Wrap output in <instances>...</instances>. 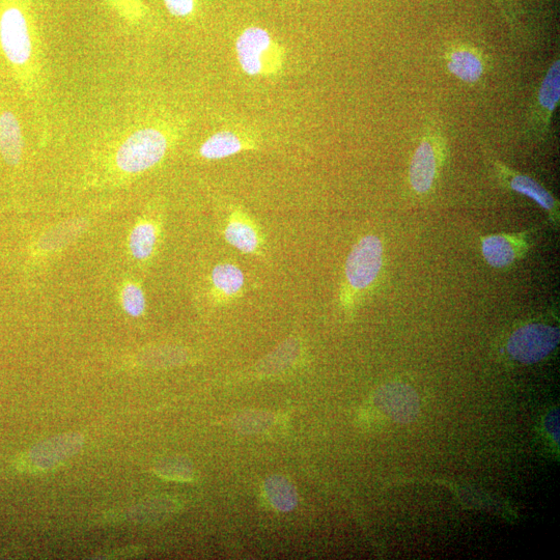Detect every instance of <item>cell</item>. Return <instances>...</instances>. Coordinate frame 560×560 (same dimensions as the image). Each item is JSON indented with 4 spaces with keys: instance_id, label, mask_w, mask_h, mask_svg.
<instances>
[{
    "instance_id": "obj_1",
    "label": "cell",
    "mask_w": 560,
    "mask_h": 560,
    "mask_svg": "<svg viewBox=\"0 0 560 560\" xmlns=\"http://www.w3.org/2000/svg\"><path fill=\"white\" fill-rule=\"evenodd\" d=\"M384 266V244L380 237H361L346 260L340 290V305L348 315L376 287Z\"/></svg>"
},
{
    "instance_id": "obj_2",
    "label": "cell",
    "mask_w": 560,
    "mask_h": 560,
    "mask_svg": "<svg viewBox=\"0 0 560 560\" xmlns=\"http://www.w3.org/2000/svg\"><path fill=\"white\" fill-rule=\"evenodd\" d=\"M450 156V145L443 128L434 122L426 125L409 167V185L419 199L432 195L439 185Z\"/></svg>"
},
{
    "instance_id": "obj_3",
    "label": "cell",
    "mask_w": 560,
    "mask_h": 560,
    "mask_svg": "<svg viewBox=\"0 0 560 560\" xmlns=\"http://www.w3.org/2000/svg\"><path fill=\"white\" fill-rule=\"evenodd\" d=\"M236 55L240 68L249 76H277L286 62V48L260 26H249L239 35Z\"/></svg>"
},
{
    "instance_id": "obj_4",
    "label": "cell",
    "mask_w": 560,
    "mask_h": 560,
    "mask_svg": "<svg viewBox=\"0 0 560 560\" xmlns=\"http://www.w3.org/2000/svg\"><path fill=\"white\" fill-rule=\"evenodd\" d=\"M171 145V134L164 129H139L126 138L117 151L119 170L130 175L147 172L164 159Z\"/></svg>"
},
{
    "instance_id": "obj_5",
    "label": "cell",
    "mask_w": 560,
    "mask_h": 560,
    "mask_svg": "<svg viewBox=\"0 0 560 560\" xmlns=\"http://www.w3.org/2000/svg\"><path fill=\"white\" fill-rule=\"evenodd\" d=\"M560 101V61L555 59L528 108L525 134L531 142L541 143L550 131L554 112Z\"/></svg>"
},
{
    "instance_id": "obj_6",
    "label": "cell",
    "mask_w": 560,
    "mask_h": 560,
    "mask_svg": "<svg viewBox=\"0 0 560 560\" xmlns=\"http://www.w3.org/2000/svg\"><path fill=\"white\" fill-rule=\"evenodd\" d=\"M0 44L13 65L21 67L31 61L33 42L25 12L10 6L0 14Z\"/></svg>"
},
{
    "instance_id": "obj_7",
    "label": "cell",
    "mask_w": 560,
    "mask_h": 560,
    "mask_svg": "<svg viewBox=\"0 0 560 560\" xmlns=\"http://www.w3.org/2000/svg\"><path fill=\"white\" fill-rule=\"evenodd\" d=\"M558 329L542 323H530L516 330L509 341L511 355L522 362H536L558 344Z\"/></svg>"
},
{
    "instance_id": "obj_8",
    "label": "cell",
    "mask_w": 560,
    "mask_h": 560,
    "mask_svg": "<svg viewBox=\"0 0 560 560\" xmlns=\"http://www.w3.org/2000/svg\"><path fill=\"white\" fill-rule=\"evenodd\" d=\"M224 240L244 255L265 258L267 243L257 221L241 207H233L223 229Z\"/></svg>"
},
{
    "instance_id": "obj_9",
    "label": "cell",
    "mask_w": 560,
    "mask_h": 560,
    "mask_svg": "<svg viewBox=\"0 0 560 560\" xmlns=\"http://www.w3.org/2000/svg\"><path fill=\"white\" fill-rule=\"evenodd\" d=\"M493 167L497 179L504 187L534 201L548 214L549 220L554 223V226L558 224L559 203L549 190L534 178L520 174L499 160H493Z\"/></svg>"
},
{
    "instance_id": "obj_10",
    "label": "cell",
    "mask_w": 560,
    "mask_h": 560,
    "mask_svg": "<svg viewBox=\"0 0 560 560\" xmlns=\"http://www.w3.org/2000/svg\"><path fill=\"white\" fill-rule=\"evenodd\" d=\"M531 247L529 232L495 234L482 238V254L495 269H507L521 260Z\"/></svg>"
},
{
    "instance_id": "obj_11",
    "label": "cell",
    "mask_w": 560,
    "mask_h": 560,
    "mask_svg": "<svg viewBox=\"0 0 560 560\" xmlns=\"http://www.w3.org/2000/svg\"><path fill=\"white\" fill-rule=\"evenodd\" d=\"M261 146L255 132L244 129H226L214 133L200 148V156L206 160H221L249 151H257Z\"/></svg>"
},
{
    "instance_id": "obj_12",
    "label": "cell",
    "mask_w": 560,
    "mask_h": 560,
    "mask_svg": "<svg viewBox=\"0 0 560 560\" xmlns=\"http://www.w3.org/2000/svg\"><path fill=\"white\" fill-rule=\"evenodd\" d=\"M448 72L467 84L479 83L487 72V59L479 48L456 44L444 54Z\"/></svg>"
},
{
    "instance_id": "obj_13",
    "label": "cell",
    "mask_w": 560,
    "mask_h": 560,
    "mask_svg": "<svg viewBox=\"0 0 560 560\" xmlns=\"http://www.w3.org/2000/svg\"><path fill=\"white\" fill-rule=\"evenodd\" d=\"M211 293L216 304H230L244 291L245 276L242 269L232 262L216 265L210 275Z\"/></svg>"
},
{
    "instance_id": "obj_14",
    "label": "cell",
    "mask_w": 560,
    "mask_h": 560,
    "mask_svg": "<svg viewBox=\"0 0 560 560\" xmlns=\"http://www.w3.org/2000/svg\"><path fill=\"white\" fill-rule=\"evenodd\" d=\"M23 136L19 121L11 111L0 115V154L7 164L16 166L23 155Z\"/></svg>"
},
{
    "instance_id": "obj_15",
    "label": "cell",
    "mask_w": 560,
    "mask_h": 560,
    "mask_svg": "<svg viewBox=\"0 0 560 560\" xmlns=\"http://www.w3.org/2000/svg\"><path fill=\"white\" fill-rule=\"evenodd\" d=\"M159 226L156 220L145 218L133 228L129 248L137 261H148L154 255L159 239Z\"/></svg>"
},
{
    "instance_id": "obj_16",
    "label": "cell",
    "mask_w": 560,
    "mask_h": 560,
    "mask_svg": "<svg viewBox=\"0 0 560 560\" xmlns=\"http://www.w3.org/2000/svg\"><path fill=\"white\" fill-rule=\"evenodd\" d=\"M301 354V345L296 338H291L279 345L265 357L257 367L262 376H272L292 368Z\"/></svg>"
},
{
    "instance_id": "obj_17",
    "label": "cell",
    "mask_w": 560,
    "mask_h": 560,
    "mask_svg": "<svg viewBox=\"0 0 560 560\" xmlns=\"http://www.w3.org/2000/svg\"><path fill=\"white\" fill-rule=\"evenodd\" d=\"M265 492L272 506L278 511L290 512L297 506L296 490L284 476H270L265 483Z\"/></svg>"
},
{
    "instance_id": "obj_18",
    "label": "cell",
    "mask_w": 560,
    "mask_h": 560,
    "mask_svg": "<svg viewBox=\"0 0 560 560\" xmlns=\"http://www.w3.org/2000/svg\"><path fill=\"white\" fill-rule=\"evenodd\" d=\"M122 305L129 316H143L146 311V297L142 288L132 283L127 284L122 290Z\"/></svg>"
},
{
    "instance_id": "obj_19",
    "label": "cell",
    "mask_w": 560,
    "mask_h": 560,
    "mask_svg": "<svg viewBox=\"0 0 560 560\" xmlns=\"http://www.w3.org/2000/svg\"><path fill=\"white\" fill-rule=\"evenodd\" d=\"M273 423V416L265 412H246L237 417L235 426L243 433H258Z\"/></svg>"
},
{
    "instance_id": "obj_20",
    "label": "cell",
    "mask_w": 560,
    "mask_h": 560,
    "mask_svg": "<svg viewBox=\"0 0 560 560\" xmlns=\"http://www.w3.org/2000/svg\"><path fill=\"white\" fill-rule=\"evenodd\" d=\"M501 17L514 37H521L522 27L513 0H493Z\"/></svg>"
},
{
    "instance_id": "obj_21",
    "label": "cell",
    "mask_w": 560,
    "mask_h": 560,
    "mask_svg": "<svg viewBox=\"0 0 560 560\" xmlns=\"http://www.w3.org/2000/svg\"><path fill=\"white\" fill-rule=\"evenodd\" d=\"M168 13L177 18H191L199 12L201 0H163Z\"/></svg>"
},
{
    "instance_id": "obj_22",
    "label": "cell",
    "mask_w": 560,
    "mask_h": 560,
    "mask_svg": "<svg viewBox=\"0 0 560 560\" xmlns=\"http://www.w3.org/2000/svg\"><path fill=\"white\" fill-rule=\"evenodd\" d=\"M158 472L165 479L188 481L191 479L192 469L191 467L182 461L172 460L163 462Z\"/></svg>"
},
{
    "instance_id": "obj_23",
    "label": "cell",
    "mask_w": 560,
    "mask_h": 560,
    "mask_svg": "<svg viewBox=\"0 0 560 560\" xmlns=\"http://www.w3.org/2000/svg\"><path fill=\"white\" fill-rule=\"evenodd\" d=\"M123 14L131 15V18L138 19L145 14V7L140 0H111Z\"/></svg>"
}]
</instances>
